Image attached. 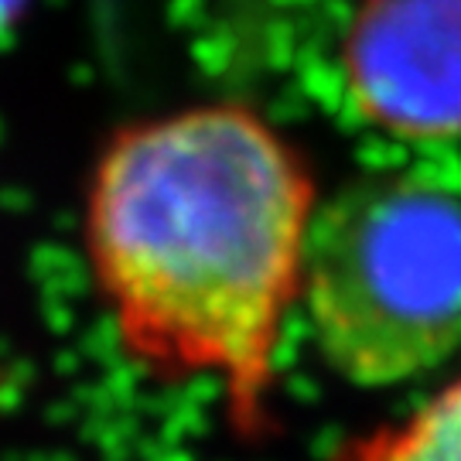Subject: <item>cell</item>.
<instances>
[{
	"instance_id": "cell-1",
	"label": "cell",
	"mask_w": 461,
	"mask_h": 461,
	"mask_svg": "<svg viewBox=\"0 0 461 461\" xmlns=\"http://www.w3.org/2000/svg\"><path fill=\"white\" fill-rule=\"evenodd\" d=\"M321 198L294 140L232 99L120 127L86 185V260L123 356L161 383L215 379L240 441L274 428Z\"/></svg>"
},
{
	"instance_id": "cell-2",
	"label": "cell",
	"mask_w": 461,
	"mask_h": 461,
	"mask_svg": "<svg viewBox=\"0 0 461 461\" xmlns=\"http://www.w3.org/2000/svg\"><path fill=\"white\" fill-rule=\"evenodd\" d=\"M301 308L335 376L400 386L461 348V171L455 161L373 167L314 215Z\"/></svg>"
},
{
	"instance_id": "cell-3",
	"label": "cell",
	"mask_w": 461,
	"mask_h": 461,
	"mask_svg": "<svg viewBox=\"0 0 461 461\" xmlns=\"http://www.w3.org/2000/svg\"><path fill=\"white\" fill-rule=\"evenodd\" d=\"M342 76L369 127L407 144L461 140V0H359Z\"/></svg>"
},
{
	"instance_id": "cell-4",
	"label": "cell",
	"mask_w": 461,
	"mask_h": 461,
	"mask_svg": "<svg viewBox=\"0 0 461 461\" xmlns=\"http://www.w3.org/2000/svg\"><path fill=\"white\" fill-rule=\"evenodd\" d=\"M329 461H461V369L424 403L346 438Z\"/></svg>"
},
{
	"instance_id": "cell-5",
	"label": "cell",
	"mask_w": 461,
	"mask_h": 461,
	"mask_svg": "<svg viewBox=\"0 0 461 461\" xmlns=\"http://www.w3.org/2000/svg\"><path fill=\"white\" fill-rule=\"evenodd\" d=\"M24 7H28V0H0V38L14 28L17 17L24 14Z\"/></svg>"
}]
</instances>
